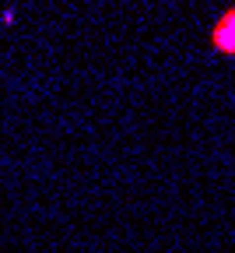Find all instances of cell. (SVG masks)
<instances>
[{"label":"cell","instance_id":"cell-1","mask_svg":"<svg viewBox=\"0 0 235 253\" xmlns=\"http://www.w3.org/2000/svg\"><path fill=\"white\" fill-rule=\"evenodd\" d=\"M211 49L235 60V7L221 11L211 25Z\"/></svg>","mask_w":235,"mask_h":253},{"label":"cell","instance_id":"cell-2","mask_svg":"<svg viewBox=\"0 0 235 253\" xmlns=\"http://www.w3.org/2000/svg\"><path fill=\"white\" fill-rule=\"evenodd\" d=\"M14 18H18V14H14V7H7L4 14H0V25H4V28H7V25H14Z\"/></svg>","mask_w":235,"mask_h":253}]
</instances>
